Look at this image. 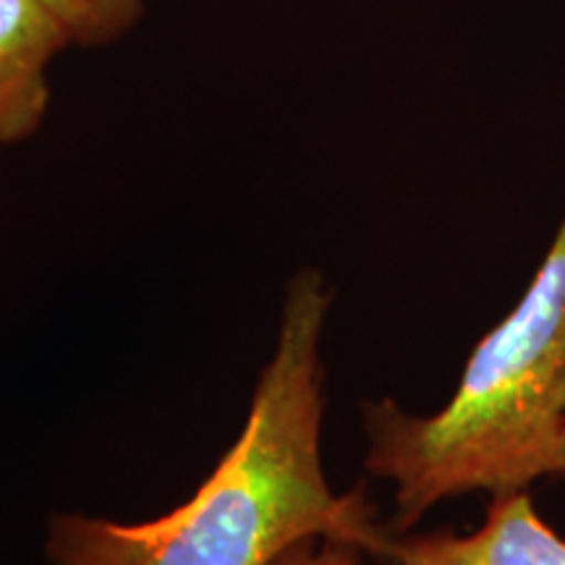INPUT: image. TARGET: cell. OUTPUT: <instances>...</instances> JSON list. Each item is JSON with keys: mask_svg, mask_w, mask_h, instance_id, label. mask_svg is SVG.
Segmentation results:
<instances>
[{"mask_svg": "<svg viewBox=\"0 0 565 565\" xmlns=\"http://www.w3.org/2000/svg\"><path fill=\"white\" fill-rule=\"evenodd\" d=\"M328 307L322 275L296 273L249 419L200 490L145 524L53 515L45 545L53 565H273L307 540L385 555L387 534L374 524L364 492H333L322 469Z\"/></svg>", "mask_w": 565, "mask_h": 565, "instance_id": "obj_1", "label": "cell"}, {"mask_svg": "<svg viewBox=\"0 0 565 565\" xmlns=\"http://www.w3.org/2000/svg\"><path fill=\"white\" fill-rule=\"evenodd\" d=\"M68 45V30L42 0H0V154L45 121L47 66Z\"/></svg>", "mask_w": 565, "mask_h": 565, "instance_id": "obj_4", "label": "cell"}, {"mask_svg": "<svg viewBox=\"0 0 565 565\" xmlns=\"http://www.w3.org/2000/svg\"><path fill=\"white\" fill-rule=\"evenodd\" d=\"M550 477H565V433L553 456V463H550Z\"/></svg>", "mask_w": 565, "mask_h": 565, "instance_id": "obj_7", "label": "cell"}, {"mask_svg": "<svg viewBox=\"0 0 565 565\" xmlns=\"http://www.w3.org/2000/svg\"><path fill=\"white\" fill-rule=\"evenodd\" d=\"M364 550L341 540H307L273 565H362Z\"/></svg>", "mask_w": 565, "mask_h": 565, "instance_id": "obj_6", "label": "cell"}, {"mask_svg": "<svg viewBox=\"0 0 565 565\" xmlns=\"http://www.w3.org/2000/svg\"><path fill=\"white\" fill-rule=\"evenodd\" d=\"M63 21L74 45L100 47L121 40L145 13L147 0H42Z\"/></svg>", "mask_w": 565, "mask_h": 565, "instance_id": "obj_5", "label": "cell"}, {"mask_svg": "<svg viewBox=\"0 0 565 565\" xmlns=\"http://www.w3.org/2000/svg\"><path fill=\"white\" fill-rule=\"evenodd\" d=\"M366 469L395 484L393 529L440 500L526 490L550 477L565 433V221L519 307L471 353L461 385L433 416L393 401L364 406Z\"/></svg>", "mask_w": 565, "mask_h": 565, "instance_id": "obj_2", "label": "cell"}, {"mask_svg": "<svg viewBox=\"0 0 565 565\" xmlns=\"http://www.w3.org/2000/svg\"><path fill=\"white\" fill-rule=\"evenodd\" d=\"M385 555L398 565H565V540L519 490L492 494L487 521L475 534L391 536Z\"/></svg>", "mask_w": 565, "mask_h": 565, "instance_id": "obj_3", "label": "cell"}]
</instances>
